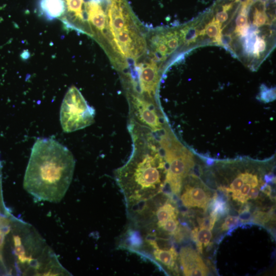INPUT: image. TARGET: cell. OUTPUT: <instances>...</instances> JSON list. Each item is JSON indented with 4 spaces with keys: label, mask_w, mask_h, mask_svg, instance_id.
Instances as JSON below:
<instances>
[{
    "label": "cell",
    "mask_w": 276,
    "mask_h": 276,
    "mask_svg": "<svg viewBox=\"0 0 276 276\" xmlns=\"http://www.w3.org/2000/svg\"><path fill=\"white\" fill-rule=\"evenodd\" d=\"M132 153L127 162L114 172L128 209L144 204L163 192L167 166L154 133L130 121Z\"/></svg>",
    "instance_id": "6da1fadb"
},
{
    "label": "cell",
    "mask_w": 276,
    "mask_h": 276,
    "mask_svg": "<svg viewBox=\"0 0 276 276\" xmlns=\"http://www.w3.org/2000/svg\"><path fill=\"white\" fill-rule=\"evenodd\" d=\"M75 160L52 138H39L32 150L24 178L26 191L39 201L60 202L72 182Z\"/></svg>",
    "instance_id": "7a4b0ae2"
},
{
    "label": "cell",
    "mask_w": 276,
    "mask_h": 276,
    "mask_svg": "<svg viewBox=\"0 0 276 276\" xmlns=\"http://www.w3.org/2000/svg\"><path fill=\"white\" fill-rule=\"evenodd\" d=\"M12 249L17 273L69 275L55 253L30 224L13 217Z\"/></svg>",
    "instance_id": "3957f363"
},
{
    "label": "cell",
    "mask_w": 276,
    "mask_h": 276,
    "mask_svg": "<svg viewBox=\"0 0 276 276\" xmlns=\"http://www.w3.org/2000/svg\"><path fill=\"white\" fill-rule=\"evenodd\" d=\"M158 141L167 166L165 187L169 188L171 194L179 196L184 179L195 167L193 156L167 127L159 136Z\"/></svg>",
    "instance_id": "277c9868"
},
{
    "label": "cell",
    "mask_w": 276,
    "mask_h": 276,
    "mask_svg": "<svg viewBox=\"0 0 276 276\" xmlns=\"http://www.w3.org/2000/svg\"><path fill=\"white\" fill-rule=\"evenodd\" d=\"M96 115L77 88L71 87L64 98L60 111V121L65 132L83 129L93 124Z\"/></svg>",
    "instance_id": "5b68a950"
},
{
    "label": "cell",
    "mask_w": 276,
    "mask_h": 276,
    "mask_svg": "<svg viewBox=\"0 0 276 276\" xmlns=\"http://www.w3.org/2000/svg\"><path fill=\"white\" fill-rule=\"evenodd\" d=\"M130 107V121L146 128L156 134L164 128L165 121L157 102L140 93L128 95Z\"/></svg>",
    "instance_id": "8992f818"
},
{
    "label": "cell",
    "mask_w": 276,
    "mask_h": 276,
    "mask_svg": "<svg viewBox=\"0 0 276 276\" xmlns=\"http://www.w3.org/2000/svg\"><path fill=\"white\" fill-rule=\"evenodd\" d=\"M107 9L108 23L112 35L130 28V13L126 0H109Z\"/></svg>",
    "instance_id": "52a82bcc"
},
{
    "label": "cell",
    "mask_w": 276,
    "mask_h": 276,
    "mask_svg": "<svg viewBox=\"0 0 276 276\" xmlns=\"http://www.w3.org/2000/svg\"><path fill=\"white\" fill-rule=\"evenodd\" d=\"M159 78L158 67L154 62L147 63L140 65L138 82L141 93H139L156 102L155 97Z\"/></svg>",
    "instance_id": "ba28073f"
},
{
    "label": "cell",
    "mask_w": 276,
    "mask_h": 276,
    "mask_svg": "<svg viewBox=\"0 0 276 276\" xmlns=\"http://www.w3.org/2000/svg\"><path fill=\"white\" fill-rule=\"evenodd\" d=\"M179 260L185 276H204L208 274V269L201 256L192 247H182Z\"/></svg>",
    "instance_id": "9c48e42d"
},
{
    "label": "cell",
    "mask_w": 276,
    "mask_h": 276,
    "mask_svg": "<svg viewBox=\"0 0 276 276\" xmlns=\"http://www.w3.org/2000/svg\"><path fill=\"white\" fill-rule=\"evenodd\" d=\"M180 200L184 207L187 208L197 207L206 211L211 201V196L202 188L187 185L180 196Z\"/></svg>",
    "instance_id": "30bf717a"
},
{
    "label": "cell",
    "mask_w": 276,
    "mask_h": 276,
    "mask_svg": "<svg viewBox=\"0 0 276 276\" xmlns=\"http://www.w3.org/2000/svg\"><path fill=\"white\" fill-rule=\"evenodd\" d=\"M137 36L130 28L118 32L114 36V42L117 47L118 51L126 57L135 56L139 52Z\"/></svg>",
    "instance_id": "8fae6325"
},
{
    "label": "cell",
    "mask_w": 276,
    "mask_h": 276,
    "mask_svg": "<svg viewBox=\"0 0 276 276\" xmlns=\"http://www.w3.org/2000/svg\"><path fill=\"white\" fill-rule=\"evenodd\" d=\"M146 239V242L154 250V258L158 261L167 266L170 270H174L177 268V260L178 253L174 246H171L169 249L160 248L156 237L149 236Z\"/></svg>",
    "instance_id": "7c38bea8"
},
{
    "label": "cell",
    "mask_w": 276,
    "mask_h": 276,
    "mask_svg": "<svg viewBox=\"0 0 276 276\" xmlns=\"http://www.w3.org/2000/svg\"><path fill=\"white\" fill-rule=\"evenodd\" d=\"M87 20L98 31L102 32L106 28V16L100 3L88 1L85 4Z\"/></svg>",
    "instance_id": "4fadbf2b"
},
{
    "label": "cell",
    "mask_w": 276,
    "mask_h": 276,
    "mask_svg": "<svg viewBox=\"0 0 276 276\" xmlns=\"http://www.w3.org/2000/svg\"><path fill=\"white\" fill-rule=\"evenodd\" d=\"M39 8L41 14L49 21L62 17L66 11L65 0H40Z\"/></svg>",
    "instance_id": "5bb4252c"
},
{
    "label": "cell",
    "mask_w": 276,
    "mask_h": 276,
    "mask_svg": "<svg viewBox=\"0 0 276 276\" xmlns=\"http://www.w3.org/2000/svg\"><path fill=\"white\" fill-rule=\"evenodd\" d=\"M211 231L207 228L200 227V230L197 234V240L195 242L197 249L199 253H203V244L205 247H207L210 244L212 237Z\"/></svg>",
    "instance_id": "9a60e30c"
},
{
    "label": "cell",
    "mask_w": 276,
    "mask_h": 276,
    "mask_svg": "<svg viewBox=\"0 0 276 276\" xmlns=\"http://www.w3.org/2000/svg\"><path fill=\"white\" fill-rule=\"evenodd\" d=\"M2 164L0 160V214L5 216H11L12 214L5 206L2 189Z\"/></svg>",
    "instance_id": "2e32d148"
},
{
    "label": "cell",
    "mask_w": 276,
    "mask_h": 276,
    "mask_svg": "<svg viewBox=\"0 0 276 276\" xmlns=\"http://www.w3.org/2000/svg\"><path fill=\"white\" fill-rule=\"evenodd\" d=\"M164 41L166 45L171 49H176L179 46V39L177 35L172 33L169 32L166 37L163 36Z\"/></svg>",
    "instance_id": "e0dca14e"
},
{
    "label": "cell",
    "mask_w": 276,
    "mask_h": 276,
    "mask_svg": "<svg viewBox=\"0 0 276 276\" xmlns=\"http://www.w3.org/2000/svg\"><path fill=\"white\" fill-rule=\"evenodd\" d=\"M220 25L217 23H212L207 26L206 28V33L207 35L211 37H216L217 39H220Z\"/></svg>",
    "instance_id": "ac0fdd59"
},
{
    "label": "cell",
    "mask_w": 276,
    "mask_h": 276,
    "mask_svg": "<svg viewBox=\"0 0 276 276\" xmlns=\"http://www.w3.org/2000/svg\"><path fill=\"white\" fill-rule=\"evenodd\" d=\"M240 220V219L239 217L228 216L225 219V222L222 225L221 227L222 231L230 229L231 228L237 226L239 223Z\"/></svg>",
    "instance_id": "d6986e66"
},
{
    "label": "cell",
    "mask_w": 276,
    "mask_h": 276,
    "mask_svg": "<svg viewBox=\"0 0 276 276\" xmlns=\"http://www.w3.org/2000/svg\"><path fill=\"white\" fill-rule=\"evenodd\" d=\"M251 188V185L248 183L244 184L240 189V194L237 197L236 201L243 204L246 203L249 200L247 195Z\"/></svg>",
    "instance_id": "ffe728a7"
},
{
    "label": "cell",
    "mask_w": 276,
    "mask_h": 276,
    "mask_svg": "<svg viewBox=\"0 0 276 276\" xmlns=\"http://www.w3.org/2000/svg\"><path fill=\"white\" fill-rule=\"evenodd\" d=\"M273 217L272 213H267L262 212H257L254 213V221L257 223L264 225L268 222Z\"/></svg>",
    "instance_id": "44dd1931"
},
{
    "label": "cell",
    "mask_w": 276,
    "mask_h": 276,
    "mask_svg": "<svg viewBox=\"0 0 276 276\" xmlns=\"http://www.w3.org/2000/svg\"><path fill=\"white\" fill-rule=\"evenodd\" d=\"M241 175L244 183L250 184L252 187L258 186L259 183L257 176L253 175L248 173L242 174Z\"/></svg>",
    "instance_id": "7402d4cb"
},
{
    "label": "cell",
    "mask_w": 276,
    "mask_h": 276,
    "mask_svg": "<svg viewBox=\"0 0 276 276\" xmlns=\"http://www.w3.org/2000/svg\"><path fill=\"white\" fill-rule=\"evenodd\" d=\"M261 100L266 102L268 103L276 99V92L274 89L265 90L263 91L261 95Z\"/></svg>",
    "instance_id": "603a6c76"
},
{
    "label": "cell",
    "mask_w": 276,
    "mask_h": 276,
    "mask_svg": "<svg viewBox=\"0 0 276 276\" xmlns=\"http://www.w3.org/2000/svg\"><path fill=\"white\" fill-rule=\"evenodd\" d=\"M266 15L263 12L256 10L254 16V23L258 27L265 24L266 22Z\"/></svg>",
    "instance_id": "cb8c5ba5"
},
{
    "label": "cell",
    "mask_w": 276,
    "mask_h": 276,
    "mask_svg": "<svg viewBox=\"0 0 276 276\" xmlns=\"http://www.w3.org/2000/svg\"><path fill=\"white\" fill-rule=\"evenodd\" d=\"M266 43L265 41L261 39H257L254 45L253 52L256 55H259L260 52L265 51Z\"/></svg>",
    "instance_id": "d4e9b609"
},
{
    "label": "cell",
    "mask_w": 276,
    "mask_h": 276,
    "mask_svg": "<svg viewBox=\"0 0 276 276\" xmlns=\"http://www.w3.org/2000/svg\"><path fill=\"white\" fill-rule=\"evenodd\" d=\"M246 12V6H244L242 9V14L239 15L236 19V25L238 28H240L247 24V17Z\"/></svg>",
    "instance_id": "484cf974"
},
{
    "label": "cell",
    "mask_w": 276,
    "mask_h": 276,
    "mask_svg": "<svg viewBox=\"0 0 276 276\" xmlns=\"http://www.w3.org/2000/svg\"><path fill=\"white\" fill-rule=\"evenodd\" d=\"M227 11L224 9L223 11L219 12L216 15V20L218 22L224 23L228 19V14Z\"/></svg>",
    "instance_id": "4316f807"
},
{
    "label": "cell",
    "mask_w": 276,
    "mask_h": 276,
    "mask_svg": "<svg viewBox=\"0 0 276 276\" xmlns=\"http://www.w3.org/2000/svg\"><path fill=\"white\" fill-rule=\"evenodd\" d=\"M259 195V190L258 188L252 187L251 188L247 197L249 199H256L258 197Z\"/></svg>",
    "instance_id": "83f0119b"
},
{
    "label": "cell",
    "mask_w": 276,
    "mask_h": 276,
    "mask_svg": "<svg viewBox=\"0 0 276 276\" xmlns=\"http://www.w3.org/2000/svg\"><path fill=\"white\" fill-rule=\"evenodd\" d=\"M260 190L262 192H263L264 194L269 196L270 197L271 196L272 189L270 186L266 184L263 183V184L261 185Z\"/></svg>",
    "instance_id": "f1b7e54d"
},
{
    "label": "cell",
    "mask_w": 276,
    "mask_h": 276,
    "mask_svg": "<svg viewBox=\"0 0 276 276\" xmlns=\"http://www.w3.org/2000/svg\"><path fill=\"white\" fill-rule=\"evenodd\" d=\"M249 29V25L246 24L240 28H238L237 32H240L241 35L244 36L248 32Z\"/></svg>",
    "instance_id": "f546056e"
},
{
    "label": "cell",
    "mask_w": 276,
    "mask_h": 276,
    "mask_svg": "<svg viewBox=\"0 0 276 276\" xmlns=\"http://www.w3.org/2000/svg\"><path fill=\"white\" fill-rule=\"evenodd\" d=\"M198 232V227H195V229L192 232L191 236L192 240L195 242H196Z\"/></svg>",
    "instance_id": "4dcf8cb0"
},
{
    "label": "cell",
    "mask_w": 276,
    "mask_h": 276,
    "mask_svg": "<svg viewBox=\"0 0 276 276\" xmlns=\"http://www.w3.org/2000/svg\"><path fill=\"white\" fill-rule=\"evenodd\" d=\"M265 179L266 182H270L273 181L274 180V176L273 175L269 174L268 175H266L265 177Z\"/></svg>",
    "instance_id": "1f68e13d"
},
{
    "label": "cell",
    "mask_w": 276,
    "mask_h": 276,
    "mask_svg": "<svg viewBox=\"0 0 276 276\" xmlns=\"http://www.w3.org/2000/svg\"><path fill=\"white\" fill-rule=\"evenodd\" d=\"M207 163L209 165L212 164L213 163V161L212 160H208L207 161Z\"/></svg>",
    "instance_id": "d6a6232c"
},
{
    "label": "cell",
    "mask_w": 276,
    "mask_h": 276,
    "mask_svg": "<svg viewBox=\"0 0 276 276\" xmlns=\"http://www.w3.org/2000/svg\"><path fill=\"white\" fill-rule=\"evenodd\" d=\"M0 267L2 268L5 271H6L5 269L4 268L3 265L1 263V262H0Z\"/></svg>",
    "instance_id": "836d02e7"
}]
</instances>
